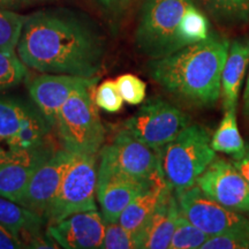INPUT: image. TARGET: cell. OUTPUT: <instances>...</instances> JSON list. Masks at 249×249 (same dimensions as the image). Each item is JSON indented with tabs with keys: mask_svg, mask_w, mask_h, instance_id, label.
<instances>
[{
	"mask_svg": "<svg viewBox=\"0 0 249 249\" xmlns=\"http://www.w3.org/2000/svg\"><path fill=\"white\" fill-rule=\"evenodd\" d=\"M17 50L31 70L86 79L97 76L105 53L104 39L95 24L66 8L27 15Z\"/></svg>",
	"mask_w": 249,
	"mask_h": 249,
	"instance_id": "obj_1",
	"label": "cell"
},
{
	"mask_svg": "<svg viewBox=\"0 0 249 249\" xmlns=\"http://www.w3.org/2000/svg\"><path fill=\"white\" fill-rule=\"evenodd\" d=\"M230 42L210 34L166 57L150 59L148 73L174 99L191 107H213L222 93V71Z\"/></svg>",
	"mask_w": 249,
	"mask_h": 249,
	"instance_id": "obj_2",
	"label": "cell"
},
{
	"mask_svg": "<svg viewBox=\"0 0 249 249\" xmlns=\"http://www.w3.org/2000/svg\"><path fill=\"white\" fill-rule=\"evenodd\" d=\"M98 77L87 79L61 107L55 127L64 149L75 155H97L105 141V129L95 103Z\"/></svg>",
	"mask_w": 249,
	"mask_h": 249,
	"instance_id": "obj_3",
	"label": "cell"
},
{
	"mask_svg": "<svg viewBox=\"0 0 249 249\" xmlns=\"http://www.w3.org/2000/svg\"><path fill=\"white\" fill-rule=\"evenodd\" d=\"M214 157L210 133L201 124H191L160 150L161 171L174 193L179 194L196 185Z\"/></svg>",
	"mask_w": 249,
	"mask_h": 249,
	"instance_id": "obj_4",
	"label": "cell"
},
{
	"mask_svg": "<svg viewBox=\"0 0 249 249\" xmlns=\"http://www.w3.org/2000/svg\"><path fill=\"white\" fill-rule=\"evenodd\" d=\"M192 4H195L194 0H145L135 31L140 53L158 59L185 48L179 36V24Z\"/></svg>",
	"mask_w": 249,
	"mask_h": 249,
	"instance_id": "obj_5",
	"label": "cell"
},
{
	"mask_svg": "<svg viewBox=\"0 0 249 249\" xmlns=\"http://www.w3.org/2000/svg\"><path fill=\"white\" fill-rule=\"evenodd\" d=\"M52 126L35 104L23 99L0 97V141L14 152L48 148Z\"/></svg>",
	"mask_w": 249,
	"mask_h": 249,
	"instance_id": "obj_6",
	"label": "cell"
},
{
	"mask_svg": "<svg viewBox=\"0 0 249 249\" xmlns=\"http://www.w3.org/2000/svg\"><path fill=\"white\" fill-rule=\"evenodd\" d=\"M191 117L161 97L148 99L123 127L130 135L155 150H161L187 126Z\"/></svg>",
	"mask_w": 249,
	"mask_h": 249,
	"instance_id": "obj_7",
	"label": "cell"
},
{
	"mask_svg": "<svg viewBox=\"0 0 249 249\" xmlns=\"http://www.w3.org/2000/svg\"><path fill=\"white\" fill-rule=\"evenodd\" d=\"M96 186V155H76L46 213V223L51 225L74 213L97 209Z\"/></svg>",
	"mask_w": 249,
	"mask_h": 249,
	"instance_id": "obj_8",
	"label": "cell"
},
{
	"mask_svg": "<svg viewBox=\"0 0 249 249\" xmlns=\"http://www.w3.org/2000/svg\"><path fill=\"white\" fill-rule=\"evenodd\" d=\"M176 195L180 213L205 234L249 236V218L213 200L197 185Z\"/></svg>",
	"mask_w": 249,
	"mask_h": 249,
	"instance_id": "obj_9",
	"label": "cell"
},
{
	"mask_svg": "<svg viewBox=\"0 0 249 249\" xmlns=\"http://www.w3.org/2000/svg\"><path fill=\"white\" fill-rule=\"evenodd\" d=\"M99 157V167L132 178L149 180L163 172L160 150L148 147L124 128L117 134L111 144L101 149Z\"/></svg>",
	"mask_w": 249,
	"mask_h": 249,
	"instance_id": "obj_10",
	"label": "cell"
},
{
	"mask_svg": "<svg viewBox=\"0 0 249 249\" xmlns=\"http://www.w3.org/2000/svg\"><path fill=\"white\" fill-rule=\"evenodd\" d=\"M196 185L224 207L249 214V183L233 163L214 157Z\"/></svg>",
	"mask_w": 249,
	"mask_h": 249,
	"instance_id": "obj_11",
	"label": "cell"
},
{
	"mask_svg": "<svg viewBox=\"0 0 249 249\" xmlns=\"http://www.w3.org/2000/svg\"><path fill=\"white\" fill-rule=\"evenodd\" d=\"M75 157V154L66 149L53 152L34 172L18 204L45 218L62 179Z\"/></svg>",
	"mask_w": 249,
	"mask_h": 249,
	"instance_id": "obj_12",
	"label": "cell"
},
{
	"mask_svg": "<svg viewBox=\"0 0 249 249\" xmlns=\"http://www.w3.org/2000/svg\"><path fill=\"white\" fill-rule=\"evenodd\" d=\"M163 172L154 179H136L114 171L98 167L96 197L105 223H117L126 207L136 196L149 188Z\"/></svg>",
	"mask_w": 249,
	"mask_h": 249,
	"instance_id": "obj_13",
	"label": "cell"
},
{
	"mask_svg": "<svg viewBox=\"0 0 249 249\" xmlns=\"http://www.w3.org/2000/svg\"><path fill=\"white\" fill-rule=\"evenodd\" d=\"M49 235L60 248H101L105 234V222L97 209L82 211L48 226Z\"/></svg>",
	"mask_w": 249,
	"mask_h": 249,
	"instance_id": "obj_14",
	"label": "cell"
},
{
	"mask_svg": "<svg viewBox=\"0 0 249 249\" xmlns=\"http://www.w3.org/2000/svg\"><path fill=\"white\" fill-rule=\"evenodd\" d=\"M87 79L66 74L43 73L33 77L28 83L31 101L39 108L45 119L55 127L61 107L70 98L71 92Z\"/></svg>",
	"mask_w": 249,
	"mask_h": 249,
	"instance_id": "obj_15",
	"label": "cell"
},
{
	"mask_svg": "<svg viewBox=\"0 0 249 249\" xmlns=\"http://www.w3.org/2000/svg\"><path fill=\"white\" fill-rule=\"evenodd\" d=\"M172 191V187L165 180L164 174H161L149 188L136 196L121 213L119 224L127 231L133 233L138 240L139 248L143 247L145 229L152 214L157 210L165 196Z\"/></svg>",
	"mask_w": 249,
	"mask_h": 249,
	"instance_id": "obj_16",
	"label": "cell"
},
{
	"mask_svg": "<svg viewBox=\"0 0 249 249\" xmlns=\"http://www.w3.org/2000/svg\"><path fill=\"white\" fill-rule=\"evenodd\" d=\"M52 154L48 147L0 163V196L20 203L34 172Z\"/></svg>",
	"mask_w": 249,
	"mask_h": 249,
	"instance_id": "obj_17",
	"label": "cell"
},
{
	"mask_svg": "<svg viewBox=\"0 0 249 249\" xmlns=\"http://www.w3.org/2000/svg\"><path fill=\"white\" fill-rule=\"evenodd\" d=\"M249 64V39L230 43L229 53L222 71V96L224 110L238 107L239 93Z\"/></svg>",
	"mask_w": 249,
	"mask_h": 249,
	"instance_id": "obj_18",
	"label": "cell"
},
{
	"mask_svg": "<svg viewBox=\"0 0 249 249\" xmlns=\"http://www.w3.org/2000/svg\"><path fill=\"white\" fill-rule=\"evenodd\" d=\"M180 214L178 197L172 191L158 205L145 229L144 242L142 248L167 249L177 226Z\"/></svg>",
	"mask_w": 249,
	"mask_h": 249,
	"instance_id": "obj_19",
	"label": "cell"
},
{
	"mask_svg": "<svg viewBox=\"0 0 249 249\" xmlns=\"http://www.w3.org/2000/svg\"><path fill=\"white\" fill-rule=\"evenodd\" d=\"M0 223L11 230L15 235L21 236L23 233H27L31 239L39 234L46 220L40 214L27 209L17 202L0 196Z\"/></svg>",
	"mask_w": 249,
	"mask_h": 249,
	"instance_id": "obj_20",
	"label": "cell"
},
{
	"mask_svg": "<svg viewBox=\"0 0 249 249\" xmlns=\"http://www.w3.org/2000/svg\"><path fill=\"white\" fill-rule=\"evenodd\" d=\"M211 147L216 152L232 156V160L244 154L246 142L239 132L236 107L225 110L224 118L211 138Z\"/></svg>",
	"mask_w": 249,
	"mask_h": 249,
	"instance_id": "obj_21",
	"label": "cell"
},
{
	"mask_svg": "<svg viewBox=\"0 0 249 249\" xmlns=\"http://www.w3.org/2000/svg\"><path fill=\"white\" fill-rule=\"evenodd\" d=\"M216 22L223 26H242L249 22V0H194Z\"/></svg>",
	"mask_w": 249,
	"mask_h": 249,
	"instance_id": "obj_22",
	"label": "cell"
},
{
	"mask_svg": "<svg viewBox=\"0 0 249 249\" xmlns=\"http://www.w3.org/2000/svg\"><path fill=\"white\" fill-rule=\"evenodd\" d=\"M209 35L210 24L207 15L196 4L188 6L179 24V36L183 44L185 46L195 44L207 39Z\"/></svg>",
	"mask_w": 249,
	"mask_h": 249,
	"instance_id": "obj_23",
	"label": "cell"
},
{
	"mask_svg": "<svg viewBox=\"0 0 249 249\" xmlns=\"http://www.w3.org/2000/svg\"><path fill=\"white\" fill-rule=\"evenodd\" d=\"M26 18V15L0 8V51L15 52Z\"/></svg>",
	"mask_w": 249,
	"mask_h": 249,
	"instance_id": "obj_24",
	"label": "cell"
},
{
	"mask_svg": "<svg viewBox=\"0 0 249 249\" xmlns=\"http://www.w3.org/2000/svg\"><path fill=\"white\" fill-rule=\"evenodd\" d=\"M209 235L205 234L198 227L189 222L183 214L180 213L177 226L174 230L172 240H171V249H197L208 240Z\"/></svg>",
	"mask_w": 249,
	"mask_h": 249,
	"instance_id": "obj_25",
	"label": "cell"
},
{
	"mask_svg": "<svg viewBox=\"0 0 249 249\" xmlns=\"http://www.w3.org/2000/svg\"><path fill=\"white\" fill-rule=\"evenodd\" d=\"M27 76V66L15 52L0 51V91L18 86Z\"/></svg>",
	"mask_w": 249,
	"mask_h": 249,
	"instance_id": "obj_26",
	"label": "cell"
},
{
	"mask_svg": "<svg viewBox=\"0 0 249 249\" xmlns=\"http://www.w3.org/2000/svg\"><path fill=\"white\" fill-rule=\"evenodd\" d=\"M105 249H133L139 244L133 233L117 223H105V234L102 247Z\"/></svg>",
	"mask_w": 249,
	"mask_h": 249,
	"instance_id": "obj_27",
	"label": "cell"
},
{
	"mask_svg": "<svg viewBox=\"0 0 249 249\" xmlns=\"http://www.w3.org/2000/svg\"><path fill=\"white\" fill-rule=\"evenodd\" d=\"M95 103L102 110L116 113L123 108L124 98L118 88L117 81L107 80L95 90Z\"/></svg>",
	"mask_w": 249,
	"mask_h": 249,
	"instance_id": "obj_28",
	"label": "cell"
},
{
	"mask_svg": "<svg viewBox=\"0 0 249 249\" xmlns=\"http://www.w3.org/2000/svg\"><path fill=\"white\" fill-rule=\"evenodd\" d=\"M117 85L124 102L130 105H139L147 96V85L144 81L133 74H124L117 79Z\"/></svg>",
	"mask_w": 249,
	"mask_h": 249,
	"instance_id": "obj_29",
	"label": "cell"
},
{
	"mask_svg": "<svg viewBox=\"0 0 249 249\" xmlns=\"http://www.w3.org/2000/svg\"><path fill=\"white\" fill-rule=\"evenodd\" d=\"M201 249H249V236L219 234L208 238Z\"/></svg>",
	"mask_w": 249,
	"mask_h": 249,
	"instance_id": "obj_30",
	"label": "cell"
},
{
	"mask_svg": "<svg viewBox=\"0 0 249 249\" xmlns=\"http://www.w3.org/2000/svg\"><path fill=\"white\" fill-rule=\"evenodd\" d=\"M22 239L15 235L11 230L0 223V249H17L24 248Z\"/></svg>",
	"mask_w": 249,
	"mask_h": 249,
	"instance_id": "obj_31",
	"label": "cell"
},
{
	"mask_svg": "<svg viewBox=\"0 0 249 249\" xmlns=\"http://www.w3.org/2000/svg\"><path fill=\"white\" fill-rule=\"evenodd\" d=\"M232 163L249 183V142L246 143L244 154L239 157L233 158Z\"/></svg>",
	"mask_w": 249,
	"mask_h": 249,
	"instance_id": "obj_32",
	"label": "cell"
},
{
	"mask_svg": "<svg viewBox=\"0 0 249 249\" xmlns=\"http://www.w3.org/2000/svg\"><path fill=\"white\" fill-rule=\"evenodd\" d=\"M38 1H43V0H0V8L1 9L18 8V7H22V6H27Z\"/></svg>",
	"mask_w": 249,
	"mask_h": 249,
	"instance_id": "obj_33",
	"label": "cell"
},
{
	"mask_svg": "<svg viewBox=\"0 0 249 249\" xmlns=\"http://www.w3.org/2000/svg\"><path fill=\"white\" fill-rule=\"evenodd\" d=\"M22 154H26V152L11 151L9 149H5L1 144H0V163H4V161L14 160V158L18 157V156Z\"/></svg>",
	"mask_w": 249,
	"mask_h": 249,
	"instance_id": "obj_34",
	"label": "cell"
},
{
	"mask_svg": "<svg viewBox=\"0 0 249 249\" xmlns=\"http://www.w3.org/2000/svg\"><path fill=\"white\" fill-rule=\"evenodd\" d=\"M138 1H140V0H113V2H112V7L118 12L124 11V9L129 8L130 6L134 5Z\"/></svg>",
	"mask_w": 249,
	"mask_h": 249,
	"instance_id": "obj_35",
	"label": "cell"
},
{
	"mask_svg": "<svg viewBox=\"0 0 249 249\" xmlns=\"http://www.w3.org/2000/svg\"><path fill=\"white\" fill-rule=\"evenodd\" d=\"M244 114L249 120V73L247 77V83H246L244 91Z\"/></svg>",
	"mask_w": 249,
	"mask_h": 249,
	"instance_id": "obj_36",
	"label": "cell"
},
{
	"mask_svg": "<svg viewBox=\"0 0 249 249\" xmlns=\"http://www.w3.org/2000/svg\"><path fill=\"white\" fill-rule=\"evenodd\" d=\"M98 2L101 5L104 6V7H107V8H111L112 7V2H113V0H98Z\"/></svg>",
	"mask_w": 249,
	"mask_h": 249,
	"instance_id": "obj_37",
	"label": "cell"
}]
</instances>
